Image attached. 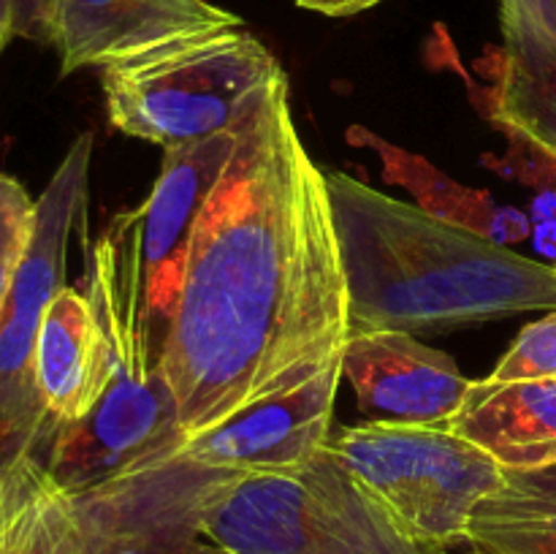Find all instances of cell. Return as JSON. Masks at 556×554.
Masks as SVG:
<instances>
[{"label": "cell", "instance_id": "obj_10", "mask_svg": "<svg viewBox=\"0 0 556 554\" xmlns=\"http://www.w3.org/2000/svg\"><path fill=\"white\" fill-rule=\"evenodd\" d=\"M342 358L291 391H280L204 432L190 435L177 459L212 473L253 476L302 467L329 440Z\"/></svg>", "mask_w": 556, "mask_h": 554}, {"label": "cell", "instance_id": "obj_7", "mask_svg": "<svg viewBox=\"0 0 556 554\" xmlns=\"http://www.w3.org/2000/svg\"><path fill=\"white\" fill-rule=\"evenodd\" d=\"M92 134H79L38 199L30 250L14 277L0 315V454L47 449L49 418L33 378V353L52 299L65 288V261L76 231L87 226V179Z\"/></svg>", "mask_w": 556, "mask_h": 554}, {"label": "cell", "instance_id": "obj_1", "mask_svg": "<svg viewBox=\"0 0 556 554\" xmlns=\"http://www.w3.org/2000/svg\"><path fill=\"white\" fill-rule=\"evenodd\" d=\"M351 313L326 172L271 85L201 210L163 373L190 435L342 358Z\"/></svg>", "mask_w": 556, "mask_h": 554}, {"label": "cell", "instance_id": "obj_4", "mask_svg": "<svg viewBox=\"0 0 556 554\" xmlns=\"http://www.w3.org/2000/svg\"><path fill=\"white\" fill-rule=\"evenodd\" d=\"M201 530L220 554H443L413 541L329 445L288 473H212Z\"/></svg>", "mask_w": 556, "mask_h": 554}, {"label": "cell", "instance_id": "obj_18", "mask_svg": "<svg viewBox=\"0 0 556 554\" xmlns=\"http://www.w3.org/2000/svg\"><path fill=\"white\" fill-rule=\"evenodd\" d=\"M16 554H85L74 503L49 478L47 467L22 521Z\"/></svg>", "mask_w": 556, "mask_h": 554}, {"label": "cell", "instance_id": "obj_11", "mask_svg": "<svg viewBox=\"0 0 556 554\" xmlns=\"http://www.w3.org/2000/svg\"><path fill=\"white\" fill-rule=\"evenodd\" d=\"M342 375L367 421L418 427H445L472 383L448 353L396 329H351Z\"/></svg>", "mask_w": 556, "mask_h": 554}, {"label": "cell", "instance_id": "obj_3", "mask_svg": "<svg viewBox=\"0 0 556 554\" xmlns=\"http://www.w3.org/2000/svg\"><path fill=\"white\" fill-rule=\"evenodd\" d=\"M239 130L163 150L150 196L112 217L92 244L87 291L98 320L130 378H150L163 362L201 210L226 174Z\"/></svg>", "mask_w": 556, "mask_h": 554}, {"label": "cell", "instance_id": "obj_22", "mask_svg": "<svg viewBox=\"0 0 556 554\" xmlns=\"http://www.w3.org/2000/svg\"><path fill=\"white\" fill-rule=\"evenodd\" d=\"M383 0H296L299 9L315 11L324 16H356L362 11L375 9Z\"/></svg>", "mask_w": 556, "mask_h": 554}, {"label": "cell", "instance_id": "obj_2", "mask_svg": "<svg viewBox=\"0 0 556 554\" xmlns=\"http://www.w3.org/2000/svg\"><path fill=\"white\" fill-rule=\"evenodd\" d=\"M351 329L432 331L556 310V266L326 172Z\"/></svg>", "mask_w": 556, "mask_h": 554}, {"label": "cell", "instance_id": "obj_15", "mask_svg": "<svg viewBox=\"0 0 556 554\" xmlns=\"http://www.w3.org/2000/svg\"><path fill=\"white\" fill-rule=\"evenodd\" d=\"M445 429L486 451L505 470L556 465V378L472 380Z\"/></svg>", "mask_w": 556, "mask_h": 554}, {"label": "cell", "instance_id": "obj_6", "mask_svg": "<svg viewBox=\"0 0 556 554\" xmlns=\"http://www.w3.org/2000/svg\"><path fill=\"white\" fill-rule=\"evenodd\" d=\"M326 445L413 541L440 552L467 541L472 511L503 481L486 451L445 427L367 421Z\"/></svg>", "mask_w": 556, "mask_h": 554}, {"label": "cell", "instance_id": "obj_5", "mask_svg": "<svg viewBox=\"0 0 556 554\" xmlns=\"http://www.w3.org/2000/svg\"><path fill=\"white\" fill-rule=\"evenodd\" d=\"M282 74L261 38L228 27L103 65L101 87L119 134L168 150L242 128Z\"/></svg>", "mask_w": 556, "mask_h": 554}, {"label": "cell", "instance_id": "obj_14", "mask_svg": "<svg viewBox=\"0 0 556 554\" xmlns=\"http://www.w3.org/2000/svg\"><path fill=\"white\" fill-rule=\"evenodd\" d=\"M114 373L117 356L90 299L65 286L47 307L33 353V378L49 427L87 416Z\"/></svg>", "mask_w": 556, "mask_h": 554}, {"label": "cell", "instance_id": "obj_16", "mask_svg": "<svg viewBox=\"0 0 556 554\" xmlns=\"http://www.w3.org/2000/svg\"><path fill=\"white\" fill-rule=\"evenodd\" d=\"M476 554H556V465L505 470L467 525Z\"/></svg>", "mask_w": 556, "mask_h": 554}, {"label": "cell", "instance_id": "obj_8", "mask_svg": "<svg viewBox=\"0 0 556 554\" xmlns=\"http://www.w3.org/2000/svg\"><path fill=\"white\" fill-rule=\"evenodd\" d=\"M185 440L188 432L163 367L150 378L117 369L87 416L52 429L41 462L68 498H79L172 459Z\"/></svg>", "mask_w": 556, "mask_h": 554}, {"label": "cell", "instance_id": "obj_13", "mask_svg": "<svg viewBox=\"0 0 556 554\" xmlns=\"http://www.w3.org/2000/svg\"><path fill=\"white\" fill-rule=\"evenodd\" d=\"M492 119L556 161V0H500Z\"/></svg>", "mask_w": 556, "mask_h": 554}, {"label": "cell", "instance_id": "obj_19", "mask_svg": "<svg viewBox=\"0 0 556 554\" xmlns=\"http://www.w3.org/2000/svg\"><path fill=\"white\" fill-rule=\"evenodd\" d=\"M36 223L38 201L30 199L20 179L0 172V315L16 272L36 237Z\"/></svg>", "mask_w": 556, "mask_h": 554}, {"label": "cell", "instance_id": "obj_21", "mask_svg": "<svg viewBox=\"0 0 556 554\" xmlns=\"http://www.w3.org/2000/svg\"><path fill=\"white\" fill-rule=\"evenodd\" d=\"M60 0H11L14 38L36 43H54Z\"/></svg>", "mask_w": 556, "mask_h": 554}, {"label": "cell", "instance_id": "obj_20", "mask_svg": "<svg viewBox=\"0 0 556 554\" xmlns=\"http://www.w3.org/2000/svg\"><path fill=\"white\" fill-rule=\"evenodd\" d=\"M492 380L556 378V310L546 318L525 326L510 351L489 375Z\"/></svg>", "mask_w": 556, "mask_h": 554}, {"label": "cell", "instance_id": "obj_9", "mask_svg": "<svg viewBox=\"0 0 556 554\" xmlns=\"http://www.w3.org/2000/svg\"><path fill=\"white\" fill-rule=\"evenodd\" d=\"M212 470L172 459L71 498L85 554H220L201 530Z\"/></svg>", "mask_w": 556, "mask_h": 554}, {"label": "cell", "instance_id": "obj_23", "mask_svg": "<svg viewBox=\"0 0 556 554\" xmlns=\"http://www.w3.org/2000/svg\"><path fill=\"white\" fill-rule=\"evenodd\" d=\"M14 38V20H11V0H0V52Z\"/></svg>", "mask_w": 556, "mask_h": 554}, {"label": "cell", "instance_id": "obj_17", "mask_svg": "<svg viewBox=\"0 0 556 554\" xmlns=\"http://www.w3.org/2000/svg\"><path fill=\"white\" fill-rule=\"evenodd\" d=\"M348 139L353 144H369L383 161V174L389 182L405 185L413 190L418 206L429 215L440 217V221L456 223V226L472 228L478 234L497 239L505 244V239L525 237L527 221L516 215L508 206H500L486 190H472L467 185L456 182V179L445 177L438 166L424 161L421 155L405 152L402 147L391 144V141L380 139L372 130L353 125L348 130Z\"/></svg>", "mask_w": 556, "mask_h": 554}, {"label": "cell", "instance_id": "obj_12", "mask_svg": "<svg viewBox=\"0 0 556 554\" xmlns=\"http://www.w3.org/2000/svg\"><path fill=\"white\" fill-rule=\"evenodd\" d=\"M228 27L242 20L210 0H60L52 47L65 76Z\"/></svg>", "mask_w": 556, "mask_h": 554}]
</instances>
